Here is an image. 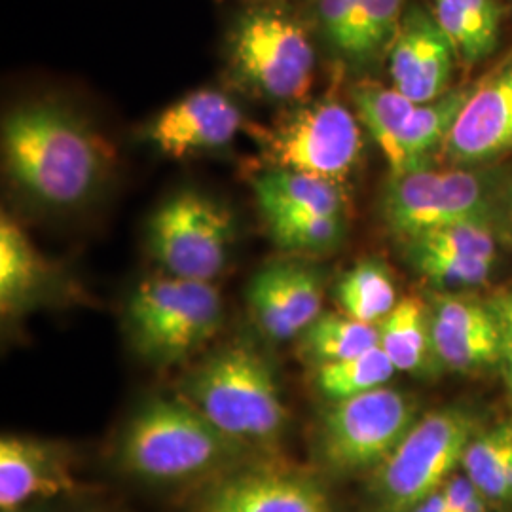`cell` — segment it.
<instances>
[{"label": "cell", "instance_id": "cell-6", "mask_svg": "<svg viewBox=\"0 0 512 512\" xmlns=\"http://www.w3.org/2000/svg\"><path fill=\"white\" fill-rule=\"evenodd\" d=\"M467 410L442 408L412 425L399 446L376 469L372 512H412L446 484L475 439Z\"/></svg>", "mask_w": 512, "mask_h": 512}, {"label": "cell", "instance_id": "cell-27", "mask_svg": "<svg viewBox=\"0 0 512 512\" xmlns=\"http://www.w3.org/2000/svg\"><path fill=\"white\" fill-rule=\"evenodd\" d=\"M403 16L404 0H357L344 57L353 63H368L389 50Z\"/></svg>", "mask_w": 512, "mask_h": 512}, {"label": "cell", "instance_id": "cell-33", "mask_svg": "<svg viewBox=\"0 0 512 512\" xmlns=\"http://www.w3.org/2000/svg\"><path fill=\"white\" fill-rule=\"evenodd\" d=\"M446 512H488V497L467 475H452L442 486Z\"/></svg>", "mask_w": 512, "mask_h": 512}, {"label": "cell", "instance_id": "cell-5", "mask_svg": "<svg viewBox=\"0 0 512 512\" xmlns=\"http://www.w3.org/2000/svg\"><path fill=\"white\" fill-rule=\"evenodd\" d=\"M230 71L268 101H296L310 92L315 46L304 21L274 2H253L226 35Z\"/></svg>", "mask_w": 512, "mask_h": 512}, {"label": "cell", "instance_id": "cell-36", "mask_svg": "<svg viewBox=\"0 0 512 512\" xmlns=\"http://www.w3.org/2000/svg\"><path fill=\"white\" fill-rule=\"evenodd\" d=\"M412 512H446V501H444L442 488H440L439 492L425 497Z\"/></svg>", "mask_w": 512, "mask_h": 512}, {"label": "cell", "instance_id": "cell-30", "mask_svg": "<svg viewBox=\"0 0 512 512\" xmlns=\"http://www.w3.org/2000/svg\"><path fill=\"white\" fill-rule=\"evenodd\" d=\"M408 249H418L439 255L467 256L494 260V232L488 224L482 222H459L440 230L427 232L420 238L410 239Z\"/></svg>", "mask_w": 512, "mask_h": 512}, {"label": "cell", "instance_id": "cell-34", "mask_svg": "<svg viewBox=\"0 0 512 512\" xmlns=\"http://www.w3.org/2000/svg\"><path fill=\"white\" fill-rule=\"evenodd\" d=\"M494 313L495 323L499 329V348H501V363L505 368V376L511 387L512 395V287L495 296L490 304Z\"/></svg>", "mask_w": 512, "mask_h": 512}, {"label": "cell", "instance_id": "cell-31", "mask_svg": "<svg viewBox=\"0 0 512 512\" xmlns=\"http://www.w3.org/2000/svg\"><path fill=\"white\" fill-rule=\"evenodd\" d=\"M412 264L421 274L442 287H476L486 283L492 274L494 260L467 256L439 255L418 249H408Z\"/></svg>", "mask_w": 512, "mask_h": 512}, {"label": "cell", "instance_id": "cell-22", "mask_svg": "<svg viewBox=\"0 0 512 512\" xmlns=\"http://www.w3.org/2000/svg\"><path fill=\"white\" fill-rule=\"evenodd\" d=\"M300 355L308 365L346 361L380 346L376 325L351 319L346 313H321L300 336Z\"/></svg>", "mask_w": 512, "mask_h": 512}, {"label": "cell", "instance_id": "cell-10", "mask_svg": "<svg viewBox=\"0 0 512 512\" xmlns=\"http://www.w3.org/2000/svg\"><path fill=\"white\" fill-rule=\"evenodd\" d=\"M492 190L469 171L418 169L391 177L382 202L387 228L408 241L459 222L490 226Z\"/></svg>", "mask_w": 512, "mask_h": 512}, {"label": "cell", "instance_id": "cell-29", "mask_svg": "<svg viewBox=\"0 0 512 512\" xmlns=\"http://www.w3.org/2000/svg\"><path fill=\"white\" fill-rule=\"evenodd\" d=\"M512 439V423H503L488 433L475 435L463 456L465 475L488 499L503 503V461Z\"/></svg>", "mask_w": 512, "mask_h": 512}, {"label": "cell", "instance_id": "cell-2", "mask_svg": "<svg viewBox=\"0 0 512 512\" xmlns=\"http://www.w3.org/2000/svg\"><path fill=\"white\" fill-rule=\"evenodd\" d=\"M251 450L226 437L183 397H154L124 425L116 444L122 473L152 484L215 480L239 467Z\"/></svg>", "mask_w": 512, "mask_h": 512}, {"label": "cell", "instance_id": "cell-35", "mask_svg": "<svg viewBox=\"0 0 512 512\" xmlns=\"http://www.w3.org/2000/svg\"><path fill=\"white\" fill-rule=\"evenodd\" d=\"M503 488H505V505H512V439L507 446V454L503 461Z\"/></svg>", "mask_w": 512, "mask_h": 512}, {"label": "cell", "instance_id": "cell-11", "mask_svg": "<svg viewBox=\"0 0 512 512\" xmlns=\"http://www.w3.org/2000/svg\"><path fill=\"white\" fill-rule=\"evenodd\" d=\"M198 512H334L317 476L277 465L236 467L209 482Z\"/></svg>", "mask_w": 512, "mask_h": 512}, {"label": "cell", "instance_id": "cell-32", "mask_svg": "<svg viewBox=\"0 0 512 512\" xmlns=\"http://www.w3.org/2000/svg\"><path fill=\"white\" fill-rule=\"evenodd\" d=\"M355 2L357 0H311V14L317 31L338 54L344 55L348 46Z\"/></svg>", "mask_w": 512, "mask_h": 512}, {"label": "cell", "instance_id": "cell-12", "mask_svg": "<svg viewBox=\"0 0 512 512\" xmlns=\"http://www.w3.org/2000/svg\"><path fill=\"white\" fill-rule=\"evenodd\" d=\"M323 275L300 258L262 266L247 287V304L258 330L274 340L298 338L323 313Z\"/></svg>", "mask_w": 512, "mask_h": 512}, {"label": "cell", "instance_id": "cell-14", "mask_svg": "<svg viewBox=\"0 0 512 512\" xmlns=\"http://www.w3.org/2000/svg\"><path fill=\"white\" fill-rule=\"evenodd\" d=\"M454 55L456 50L437 19L420 6H412L389 48L393 88L416 105L439 99L448 92Z\"/></svg>", "mask_w": 512, "mask_h": 512}, {"label": "cell", "instance_id": "cell-21", "mask_svg": "<svg viewBox=\"0 0 512 512\" xmlns=\"http://www.w3.org/2000/svg\"><path fill=\"white\" fill-rule=\"evenodd\" d=\"M433 6V18L463 61L476 63L492 54L499 37L495 0H433Z\"/></svg>", "mask_w": 512, "mask_h": 512}, {"label": "cell", "instance_id": "cell-19", "mask_svg": "<svg viewBox=\"0 0 512 512\" xmlns=\"http://www.w3.org/2000/svg\"><path fill=\"white\" fill-rule=\"evenodd\" d=\"M253 190L264 220L294 213L344 217L346 198L340 183L317 175L268 167L253 179Z\"/></svg>", "mask_w": 512, "mask_h": 512}, {"label": "cell", "instance_id": "cell-26", "mask_svg": "<svg viewBox=\"0 0 512 512\" xmlns=\"http://www.w3.org/2000/svg\"><path fill=\"white\" fill-rule=\"evenodd\" d=\"M395 372L397 368L378 346L346 361L315 366L313 385L323 399L336 403L384 387Z\"/></svg>", "mask_w": 512, "mask_h": 512}, {"label": "cell", "instance_id": "cell-15", "mask_svg": "<svg viewBox=\"0 0 512 512\" xmlns=\"http://www.w3.org/2000/svg\"><path fill=\"white\" fill-rule=\"evenodd\" d=\"M512 148V57L469 93L444 154L456 164H480Z\"/></svg>", "mask_w": 512, "mask_h": 512}, {"label": "cell", "instance_id": "cell-38", "mask_svg": "<svg viewBox=\"0 0 512 512\" xmlns=\"http://www.w3.org/2000/svg\"><path fill=\"white\" fill-rule=\"evenodd\" d=\"M14 512H40V511H21V509H19V511H14Z\"/></svg>", "mask_w": 512, "mask_h": 512}, {"label": "cell", "instance_id": "cell-18", "mask_svg": "<svg viewBox=\"0 0 512 512\" xmlns=\"http://www.w3.org/2000/svg\"><path fill=\"white\" fill-rule=\"evenodd\" d=\"M54 281V270L27 232L10 215L0 220V311L19 317L38 306Z\"/></svg>", "mask_w": 512, "mask_h": 512}, {"label": "cell", "instance_id": "cell-13", "mask_svg": "<svg viewBox=\"0 0 512 512\" xmlns=\"http://www.w3.org/2000/svg\"><path fill=\"white\" fill-rule=\"evenodd\" d=\"M243 128V112L219 90H196L162 110L147 128L148 143L183 160L228 147Z\"/></svg>", "mask_w": 512, "mask_h": 512}, {"label": "cell", "instance_id": "cell-7", "mask_svg": "<svg viewBox=\"0 0 512 512\" xmlns=\"http://www.w3.org/2000/svg\"><path fill=\"white\" fill-rule=\"evenodd\" d=\"M416 412L410 397L385 385L330 404L315 431L319 467L334 476L378 469L418 421Z\"/></svg>", "mask_w": 512, "mask_h": 512}, {"label": "cell", "instance_id": "cell-8", "mask_svg": "<svg viewBox=\"0 0 512 512\" xmlns=\"http://www.w3.org/2000/svg\"><path fill=\"white\" fill-rule=\"evenodd\" d=\"M234 241L232 213L198 190L169 196L148 217V253L173 277L211 283L226 270Z\"/></svg>", "mask_w": 512, "mask_h": 512}, {"label": "cell", "instance_id": "cell-1", "mask_svg": "<svg viewBox=\"0 0 512 512\" xmlns=\"http://www.w3.org/2000/svg\"><path fill=\"white\" fill-rule=\"evenodd\" d=\"M2 154L21 192L55 211L92 202L109 181L114 162L101 133L54 101L19 105L4 118Z\"/></svg>", "mask_w": 512, "mask_h": 512}, {"label": "cell", "instance_id": "cell-17", "mask_svg": "<svg viewBox=\"0 0 512 512\" xmlns=\"http://www.w3.org/2000/svg\"><path fill=\"white\" fill-rule=\"evenodd\" d=\"M429 332L433 353L452 370H478L501 359L494 313L475 300L437 296L429 308Z\"/></svg>", "mask_w": 512, "mask_h": 512}, {"label": "cell", "instance_id": "cell-16", "mask_svg": "<svg viewBox=\"0 0 512 512\" xmlns=\"http://www.w3.org/2000/svg\"><path fill=\"white\" fill-rule=\"evenodd\" d=\"M76 488L69 450L52 440L4 435L0 440V511L23 509L35 499Z\"/></svg>", "mask_w": 512, "mask_h": 512}, {"label": "cell", "instance_id": "cell-28", "mask_svg": "<svg viewBox=\"0 0 512 512\" xmlns=\"http://www.w3.org/2000/svg\"><path fill=\"white\" fill-rule=\"evenodd\" d=\"M277 247L294 255H327L346 234L344 217L294 213L266 220Z\"/></svg>", "mask_w": 512, "mask_h": 512}, {"label": "cell", "instance_id": "cell-4", "mask_svg": "<svg viewBox=\"0 0 512 512\" xmlns=\"http://www.w3.org/2000/svg\"><path fill=\"white\" fill-rule=\"evenodd\" d=\"M224 319L219 291L205 281L156 275L129 294V344L148 365L173 366L215 338Z\"/></svg>", "mask_w": 512, "mask_h": 512}, {"label": "cell", "instance_id": "cell-37", "mask_svg": "<svg viewBox=\"0 0 512 512\" xmlns=\"http://www.w3.org/2000/svg\"><path fill=\"white\" fill-rule=\"evenodd\" d=\"M251 2H274V0H251Z\"/></svg>", "mask_w": 512, "mask_h": 512}, {"label": "cell", "instance_id": "cell-39", "mask_svg": "<svg viewBox=\"0 0 512 512\" xmlns=\"http://www.w3.org/2000/svg\"><path fill=\"white\" fill-rule=\"evenodd\" d=\"M88 512H99V511H88Z\"/></svg>", "mask_w": 512, "mask_h": 512}, {"label": "cell", "instance_id": "cell-9", "mask_svg": "<svg viewBox=\"0 0 512 512\" xmlns=\"http://www.w3.org/2000/svg\"><path fill=\"white\" fill-rule=\"evenodd\" d=\"M268 167L340 183L361 160L363 135L351 110L332 99L294 109L270 128H255Z\"/></svg>", "mask_w": 512, "mask_h": 512}, {"label": "cell", "instance_id": "cell-3", "mask_svg": "<svg viewBox=\"0 0 512 512\" xmlns=\"http://www.w3.org/2000/svg\"><path fill=\"white\" fill-rule=\"evenodd\" d=\"M181 397L251 452L272 450L289 427L274 366L245 342L213 351L186 378Z\"/></svg>", "mask_w": 512, "mask_h": 512}, {"label": "cell", "instance_id": "cell-24", "mask_svg": "<svg viewBox=\"0 0 512 512\" xmlns=\"http://www.w3.org/2000/svg\"><path fill=\"white\" fill-rule=\"evenodd\" d=\"M469 93L471 90H454L416 105L403 133L404 173L425 169L431 154L444 147Z\"/></svg>", "mask_w": 512, "mask_h": 512}, {"label": "cell", "instance_id": "cell-20", "mask_svg": "<svg viewBox=\"0 0 512 512\" xmlns=\"http://www.w3.org/2000/svg\"><path fill=\"white\" fill-rule=\"evenodd\" d=\"M359 120L363 122L391 169V177L404 175L403 133L416 103L395 88L376 84L361 86L353 93Z\"/></svg>", "mask_w": 512, "mask_h": 512}, {"label": "cell", "instance_id": "cell-23", "mask_svg": "<svg viewBox=\"0 0 512 512\" xmlns=\"http://www.w3.org/2000/svg\"><path fill=\"white\" fill-rule=\"evenodd\" d=\"M334 294L348 317L368 325L382 323L399 302L393 277L376 258L357 262L340 277Z\"/></svg>", "mask_w": 512, "mask_h": 512}, {"label": "cell", "instance_id": "cell-25", "mask_svg": "<svg viewBox=\"0 0 512 512\" xmlns=\"http://www.w3.org/2000/svg\"><path fill=\"white\" fill-rule=\"evenodd\" d=\"M380 348L397 370L421 372L431 346L429 310L416 296L397 302L393 311L380 323Z\"/></svg>", "mask_w": 512, "mask_h": 512}]
</instances>
